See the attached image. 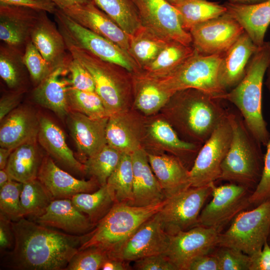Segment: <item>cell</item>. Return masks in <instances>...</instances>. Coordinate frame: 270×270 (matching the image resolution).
Returning a JSON list of instances; mask_svg holds the SVG:
<instances>
[{"mask_svg": "<svg viewBox=\"0 0 270 270\" xmlns=\"http://www.w3.org/2000/svg\"><path fill=\"white\" fill-rule=\"evenodd\" d=\"M106 134L107 144L122 152L132 154L141 148L134 129L122 112L108 116Z\"/></svg>", "mask_w": 270, "mask_h": 270, "instance_id": "34", "label": "cell"}, {"mask_svg": "<svg viewBox=\"0 0 270 270\" xmlns=\"http://www.w3.org/2000/svg\"><path fill=\"white\" fill-rule=\"evenodd\" d=\"M40 11L32 29L30 40L46 61L54 69L67 64L72 56L55 22Z\"/></svg>", "mask_w": 270, "mask_h": 270, "instance_id": "21", "label": "cell"}, {"mask_svg": "<svg viewBox=\"0 0 270 270\" xmlns=\"http://www.w3.org/2000/svg\"><path fill=\"white\" fill-rule=\"evenodd\" d=\"M246 32L224 54L218 68V80L228 91L242 79L248 62L258 48Z\"/></svg>", "mask_w": 270, "mask_h": 270, "instance_id": "26", "label": "cell"}, {"mask_svg": "<svg viewBox=\"0 0 270 270\" xmlns=\"http://www.w3.org/2000/svg\"><path fill=\"white\" fill-rule=\"evenodd\" d=\"M128 34L134 35L142 27L134 0H94Z\"/></svg>", "mask_w": 270, "mask_h": 270, "instance_id": "37", "label": "cell"}, {"mask_svg": "<svg viewBox=\"0 0 270 270\" xmlns=\"http://www.w3.org/2000/svg\"><path fill=\"white\" fill-rule=\"evenodd\" d=\"M14 234L12 221L0 214V249L1 252L12 248Z\"/></svg>", "mask_w": 270, "mask_h": 270, "instance_id": "53", "label": "cell"}, {"mask_svg": "<svg viewBox=\"0 0 270 270\" xmlns=\"http://www.w3.org/2000/svg\"><path fill=\"white\" fill-rule=\"evenodd\" d=\"M167 2L170 4H172L174 3L177 0H166Z\"/></svg>", "mask_w": 270, "mask_h": 270, "instance_id": "62", "label": "cell"}, {"mask_svg": "<svg viewBox=\"0 0 270 270\" xmlns=\"http://www.w3.org/2000/svg\"><path fill=\"white\" fill-rule=\"evenodd\" d=\"M42 10L0 4V39L24 52L32 29Z\"/></svg>", "mask_w": 270, "mask_h": 270, "instance_id": "19", "label": "cell"}, {"mask_svg": "<svg viewBox=\"0 0 270 270\" xmlns=\"http://www.w3.org/2000/svg\"><path fill=\"white\" fill-rule=\"evenodd\" d=\"M0 4L23 6L53 14L58 8L50 0H0Z\"/></svg>", "mask_w": 270, "mask_h": 270, "instance_id": "51", "label": "cell"}, {"mask_svg": "<svg viewBox=\"0 0 270 270\" xmlns=\"http://www.w3.org/2000/svg\"><path fill=\"white\" fill-rule=\"evenodd\" d=\"M266 0H228V2L236 4H252L261 2Z\"/></svg>", "mask_w": 270, "mask_h": 270, "instance_id": "60", "label": "cell"}, {"mask_svg": "<svg viewBox=\"0 0 270 270\" xmlns=\"http://www.w3.org/2000/svg\"><path fill=\"white\" fill-rule=\"evenodd\" d=\"M266 147L262 176L249 199L250 206L254 207L270 199V139Z\"/></svg>", "mask_w": 270, "mask_h": 270, "instance_id": "49", "label": "cell"}, {"mask_svg": "<svg viewBox=\"0 0 270 270\" xmlns=\"http://www.w3.org/2000/svg\"><path fill=\"white\" fill-rule=\"evenodd\" d=\"M68 62L54 68L32 92V98L38 104L62 119L66 118L70 112L68 92L71 84L70 78L66 77L69 74Z\"/></svg>", "mask_w": 270, "mask_h": 270, "instance_id": "23", "label": "cell"}, {"mask_svg": "<svg viewBox=\"0 0 270 270\" xmlns=\"http://www.w3.org/2000/svg\"><path fill=\"white\" fill-rule=\"evenodd\" d=\"M267 242H268V244L270 246V232L269 236H268V240H267Z\"/></svg>", "mask_w": 270, "mask_h": 270, "instance_id": "63", "label": "cell"}, {"mask_svg": "<svg viewBox=\"0 0 270 270\" xmlns=\"http://www.w3.org/2000/svg\"><path fill=\"white\" fill-rule=\"evenodd\" d=\"M108 257L100 248L90 247L78 250L70 260L65 270H98Z\"/></svg>", "mask_w": 270, "mask_h": 270, "instance_id": "46", "label": "cell"}, {"mask_svg": "<svg viewBox=\"0 0 270 270\" xmlns=\"http://www.w3.org/2000/svg\"><path fill=\"white\" fill-rule=\"evenodd\" d=\"M130 262L120 259L110 257L103 263L101 269L102 270H132L128 264Z\"/></svg>", "mask_w": 270, "mask_h": 270, "instance_id": "56", "label": "cell"}, {"mask_svg": "<svg viewBox=\"0 0 270 270\" xmlns=\"http://www.w3.org/2000/svg\"><path fill=\"white\" fill-rule=\"evenodd\" d=\"M133 196L130 206H147L166 199L150 164L148 154L142 148L132 153Z\"/></svg>", "mask_w": 270, "mask_h": 270, "instance_id": "24", "label": "cell"}, {"mask_svg": "<svg viewBox=\"0 0 270 270\" xmlns=\"http://www.w3.org/2000/svg\"><path fill=\"white\" fill-rule=\"evenodd\" d=\"M66 46L72 56L92 76L95 92L109 115L122 112L132 90L129 76L132 73L119 65L100 59L87 50L72 45Z\"/></svg>", "mask_w": 270, "mask_h": 270, "instance_id": "6", "label": "cell"}, {"mask_svg": "<svg viewBox=\"0 0 270 270\" xmlns=\"http://www.w3.org/2000/svg\"><path fill=\"white\" fill-rule=\"evenodd\" d=\"M24 90H14L3 95L0 100V121L18 108Z\"/></svg>", "mask_w": 270, "mask_h": 270, "instance_id": "52", "label": "cell"}, {"mask_svg": "<svg viewBox=\"0 0 270 270\" xmlns=\"http://www.w3.org/2000/svg\"><path fill=\"white\" fill-rule=\"evenodd\" d=\"M224 54L206 55L195 50L191 56L172 72L156 78L158 82L163 88L173 94L194 88L224 100L228 91L221 86L218 76Z\"/></svg>", "mask_w": 270, "mask_h": 270, "instance_id": "7", "label": "cell"}, {"mask_svg": "<svg viewBox=\"0 0 270 270\" xmlns=\"http://www.w3.org/2000/svg\"><path fill=\"white\" fill-rule=\"evenodd\" d=\"M70 199L75 206L86 214L95 226L116 203L106 184L94 192L78 194Z\"/></svg>", "mask_w": 270, "mask_h": 270, "instance_id": "35", "label": "cell"}, {"mask_svg": "<svg viewBox=\"0 0 270 270\" xmlns=\"http://www.w3.org/2000/svg\"><path fill=\"white\" fill-rule=\"evenodd\" d=\"M214 184L190 186L167 198L164 206L155 214L163 230L172 236L199 226L200 213L211 196Z\"/></svg>", "mask_w": 270, "mask_h": 270, "instance_id": "10", "label": "cell"}, {"mask_svg": "<svg viewBox=\"0 0 270 270\" xmlns=\"http://www.w3.org/2000/svg\"><path fill=\"white\" fill-rule=\"evenodd\" d=\"M177 120L192 142L202 145L227 116L223 100L204 92L188 88L176 92Z\"/></svg>", "mask_w": 270, "mask_h": 270, "instance_id": "5", "label": "cell"}, {"mask_svg": "<svg viewBox=\"0 0 270 270\" xmlns=\"http://www.w3.org/2000/svg\"><path fill=\"white\" fill-rule=\"evenodd\" d=\"M148 158L166 198L191 186L189 169L178 157L148 154Z\"/></svg>", "mask_w": 270, "mask_h": 270, "instance_id": "27", "label": "cell"}, {"mask_svg": "<svg viewBox=\"0 0 270 270\" xmlns=\"http://www.w3.org/2000/svg\"><path fill=\"white\" fill-rule=\"evenodd\" d=\"M22 184L12 180L0 188V214L12 221L24 218L20 204Z\"/></svg>", "mask_w": 270, "mask_h": 270, "instance_id": "44", "label": "cell"}, {"mask_svg": "<svg viewBox=\"0 0 270 270\" xmlns=\"http://www.w3.org/2000/svg\"><path fill=\"white\" fill-rule=\"evenodd\" d=\"M39 116L26 106H18L1 122L0 147L14 150L24 144L37 141Z\"/></svg>", "mask_w": 270, "mask_h": 270, "instance_id": "25", "label": "cell"}, {"mask_svg": "<svg viewBox=\"0 0 270 270\" xmlns=\"http://www.w3.org/2000/svg\"><path fill=\"white\" fill-rule=\"evenodd\" d=\"M166 200L142 207L115 203L94 229L85 234L78 250L96 247L110 256L140 226L162 208Z\"/></svg>", "mask_w": 270, "mask_h": 270, "instance_id": "4", "label": "cell"}, {"mask_svg": "<svg viewBox=\"0 0 270 270\" xmlns=\"http://www.w3.org/2000/svg\"><path fill=\"white\" fill-rule=\"evenodd\" d=\"M134 268L138 270H177L164 254L152 255L136 260Z\"/></svg>", "mask_w": 270, "mask_h": 270, "instance_id": "50", "label": "cell"}, {"mask_svg": "<svg viewBox=\"0 0 270 270\" xmlns=\"http://www.w3.org/2000/svg\"><path fill=\"white\" fill-rule=\"evenodd\" d=\"M214 252L218 260L220 270H250V256L240 250L218 246Z\"/></svg>", "mask_w": 270, "mask_h": 270, "instance_id": "47", "label": "cell"}, {"mask_svg": "<svg viewBox=\"0 0 270 270\" xmlns=\"http://www.w3.org/2000/svg\"><path fill=\"white\" fill-rule=\"evenodd\" d=\"M155 214L140 226L110 257L130 262L164 254L170 235L163 230Z\"/></svg>", "mask_w": 270, "mask_h": 270, "instance_id": "16", "label": "cell"}, {"mask_svg": "<svg viewBox=\"0 0 270 270\" xmlns=\"http://www.w3.org/2000/svg\"><path fill=\"white\" fill-rule=\"evenodd\" d=\"M12 150L0 148V170L6 168Z\"/></svg>", "mask_w": 270, "mask_h": 270, "instance_id": "58", "label": "cell"}, {"mask_svg": "<svg viewBox=\"0 0 270 270\" xmlns=\"http://www.w3.org/2000/svg\"><path fill=\"white\" fill-rule=\"evenodd\" d=\"M14 244L5 254L6 267L18 270H65L85 234L74 235L26 218L12 221Z\"/></svg>", "mask_w": 270, "mask_h": 270, "instance_id": "1", "label": "cell"}, {"mask_svg": "<svg viewBox=\"0 0 270 270\" xmlns=\"http://www.w3.org/2000/svg\"><path fill=\"white\" fill-rule=\"evenodd\" d=\"M52 200L47 189L38 178L24 183L20 196L23 217L34 219L44 212Z\"/></svg>", "mask_w": 270, "mask_h": 270, "instance_id": "42", "label": "cell"}, {"mask_svg": "<svg viewBox=\"0 0 270 270\" xmlns=\"http://www.w3.org/2000/svg\"><path fill=\"white\" fill-rule=\"evenodd\" d=\"M23 61L35 86L54 70L43 58L31 40L26 46Z\"/></svg>", "mask_w": 270, "mask_h": 270, "instance_id": "45", "label": "cell"}, {"mask_svg": "<svg viewBox=\"0 0 270 270\" xmlns=\"http://www.w3.org/2000/svg\"><path fill=\"white\" fill-rule=\"evenodd\" d=\"M130 36L128 52L141 70L156 58L168 42L142 26Z\"/></svg>", "mask_w": 270, "mask_h": 270, "instance_id": "38", "label": "cell"}, {"mask_svg": "<svg viewBox=\"0 0 270 270\" xmlns=\"http://www.w3.org/2000/svg\"><path fill=\"white\" fill-rule=\"evenodd\" d=\"M70 110L84 114L92 118H102L110 116L104 104L95 92L83 91L71 86L68 92Z\"/></svg>", "mask_w": 270, "mask_h": 270, "instance_id": "43", "label": "cell"}, {"mask_svg": "<svg viewBox=\"0 0 270 270\" xmlns=\"http://www.w3.org/2000/svg\"><path fill=\"white\" fill-rule=\"evenodd\" d=\"M270 232V199L238 214L220 234L218 246H226L251 256L262 250Z\"/></svg>", "mask_w": 270, "mask_h": 270, "instance_id": "9", "label": "cell"}, {"mask_svg": "<svg viewBox=\"0 0 270 270\" xmlns=\"http://www.w3.org/2000/svg\"><path fill=\"white\" fill-rule=\"evenodd\" d=\"M270 64V42L265 41L250 58L242 79L224 97L236 107L250 132L265 146L270 132L262 112V90Z\"/></svg>", "mask_w": 270, "mask_h": 270, "instance_id": "2", "label": "cell"}, {"mask_svg": "<svg viewBox=\"0 0 270 270\" xmlns=\"http://www.w3.org/2000/svg\"><path fill=\"white\" fill-rule=\"evenodd\" d=\"M34 220L41 225L78 236L88 234L96 226L75 206L70 198L52 200L44 212Z\"/></svg>", "mask_w": 270, "mask_h": 270, "instance_id": "22", "label": "cell"}, {"mask_svg": "<svg viewBox=\"0 0 270 270\" xmlns=\"http://www.w3.org/2000/svg\"><path fill=\"white\" fill-rule=\"evenodd\" d=\"M253 192L246 186L232 182L218 186L214 184L212 199L200 213L199 225L222 231L224 226L250 206L249 199Z\"/></svg>", "mask_w": 270, "mask_h": 270, "instance_id": "12", "label": "cell"}, {"mask_svg": "<svg viewBox=\"0 0 270 270\" xmlns=\"http://www.w3.org/2000/svg\"><path fill=\"white\" fill-rule=\"evenodd\" d=\"M122 154L120 151L106 144L98 152L83 162L84 174L96 180L100 186L106 185L108 178L117 166Z\"/></svg>", "mask_w": 270, "mask_h": 270, "instance_id": "41", "label": "cell"}, {"mask_svg": "<svg viewBox=\"0 0 270 270\" xmlns=\"http://www.w3.org/2000/svg\"><path fill=\"white\" fill-rule=\"evenodd\" d=\"M223 5L226 12L240 24L254 43L257 46L262 45L270 24V0L252 4L227 2Z\"/></svg>", "mask_w": 270, "mask_h": 270, "instance_id": "29", "label": "cell"}, {"mask_svg": "<svg viewBox=\"0 0 270 270\" xmlns=\"http://www.w3.org/2000/svg\"><path fill=\"white\" fill-rule=\"evenodd\" d=\"M232 130L228 151L221 166L220 180L246 186L254 190L264 166L261 144L248 128L240 112L229 110Z\"/></svg>", "mask_w": 270, "mask_h": 270, "instance_id": "3", "label": "cell"}, {"mask_svg": "<svg viewBox=\"0 0 270 270\" xmlns=\"http://www.w3.org/2000/svg\"><path fill=\"white\" fill-rule=\"evenodd\" d=\"M53 200L71 198L82 192H92L100 186L93 178L78 179L60 168L48 154L43 158L37 178Z\"/></svg>", "mask_w": 270, "mask_h": 270, "instance_id": "20", "label": "cell"}, {"mask_svg": "<svg viewBox=\"0 0 270 270\" xmlns=\"http://www.w3.org/2000/svg\"><path fill=\"white\" fill-rule=\"evenodd\" d=\"M24 53L4 42L0 44V76L12 90H24L22 86L27 70L23 61Z\"/></svg>", "mask_w": 270, "mask_h": 270, "instance_id": "39", "label": "cell"}, {"mask_svg": "<svg viewBox=\"0 0 270 270\" xmlns=\"http://www.w3.org/2000/svg\"><path fill=\"white\" fill-rule=\"evenodd\" d=\"M39 120L37 140L48 154L71 170L84 173V164L75 158L66 142L64 134L60 128L45 116H39Z\"/></svg>", "mask_w": 270, "mask_h": 270, "instance_id": "28", "label": "cell"}, {"mask_svg": "<svg viewBox=\"0 0 270 270\" xmlns=\"http://www.w3.org/2000/svg\"><path fill=\"white\" fill-rule=\"evenodd\" d=\"M142 26L167 41L192 46L190 32L182 28L179 14L166 0H134Z\"/></svg>", "mask_w": 270, "mask_h": 270, "instance_id": "14", "label": "cell"}, {"mask_svg": "<svg viewBox=\"0 0 270 270\" xmlns=\"http://www.w3.org/2000/svg\"><path fill=\"white\" fill-rule=\"evenodd\" d=\"M60 9H64L77 4H89L94 0H50Z\"/></svg>", "mask_w": 270, "mask_h": 270, "instance_id": "57", "label": "cell"}, {"mask_svg": "<svg viewBox=\"0 0 270 270\" xmlns=\"http://www.w3.org/2000/svg\"><path fill=\"white\" fill-rule=\"evenodd\" d=\"M106 186L116 203L130 204L133 196L132 154L123 152L120 160L108 180Z\"/></svg>", "mask_w": 270, "mask_h": 270, "instance_id": "36", "label": "cell"}, {"mask_svg": "<svg viewBox=\"0 0 270 270\" xmlns=\"http://www.w3.org/2000/svg\"><path fill=\"white\" fill-rule=\"evenodd\" d=\"M244 32L240 24L226 12L195 26L188 32L194 50L212 55L224 53Z\"/></svg>", "mask_w": 270, "mask_h": 270, "instance_id": "15", "label": "cell"}, {"mask_svg": "<svg viewBox=\"0 0 270 270\" xmlns=\"http://www.w3.org/2000/svg\"><path fill=\"white\" fill-rule=\"evenodd\" d=\"M178 12L184 29L217 18L226 12L224 5L208 0H177L172 4Z\"/></svg>", "mask_w": 270, "mask_h": 270, "instance_id": "33", "label": "cell"}, {"mask_svg": "<svg viewBox=\"0 0 270 270\" xmlns=\"http://www.w3.org/2000/svg\"><path fill=\"white\" fill-rule=\"evenodd\" d=\"M54 15L66 44L87 50L100 59L119 65L132 74L142 70L128 51L82 26L59 8Z\"/></svg>", "mask_w": 270, "mask_h": 270, "instance_id": "8", "label": "cell"}, {"mask_svg": "<svg viewBox=\"0 0 270 270\" xmlns=\"http://www.w3.org/2000/svg\"><path fill=\"white\" fill-rule=\"evenodd\" d=\"M132 78L136 87V106L145 114L157 112L174 94L163 88L156 78L146 75L142 70L132 74Z\"/></svg>", "mask_w": 270, "mask_h": 270, "instance_id": "31", "label": "cell"}, {"mask_svg": "<svg viewBox=\"0 0 270 270\" xmlns=\"http://www.w3.org/2000/svg\"><path fill=\"white\" fill-rule=\"evenodd\" d=\"M188 270H220V268L213 251L196 258L190 265Z\"/></svg>", "mask_w": 270, "mask_h": 270, "instance_id": "55", "label": "cell"}, {"mask_svg": "<svg viewBox=\"0 0 270 270\" xmlns=\"http://www.w3.org/2000/svg\"><path fill=\"white\" fill-rule=\"evenodd\" d=\"M232 135L228 114L199 150L189 170L191 186H203L220 180L222 164L228 151Z\"/></svg>", "mask_w": 270, "mask_h": 270, "instance_id": "11", "label": "cell"}, {"mask_svg": "<svg viewBox=\"0 0 270 270\" xmlns=\"http://www.w3.org/2000/svg\"><path fill=\"white\" fill-rule=\"evenodd\" d=\"M68 66L72 87L80 90L95 92L92 76L78 60L72 56Z\"/></svg>", "mask_w": 270, "mask_h": 270, "instance_id": "48", "label": "cell"}, {"mask_svg": "<svg viewBox=\"0 0 270 270\" xmlns=\"http://www.w3.org/2000/svg\"><path fill=\"white\" fill-rule=\"evenodd\" d=\"M108 118H92L72 110L66 116L70 135L82 163L107 144L106 130Z\"/></svg>", "mask_w": 270, "mask_h": 270, "instance_id": "17", "label": "cell"}, {"mask_svg": "<svg viewBox=\"0 0 270 270\" xmlns=\"http://www.w3.org/2000/svg\"><path fill=\"white\" fill-rule=\"evenodd\" d=\"M150 132L155 140L175 154L180 160L181 157L188 155L196 158L202 146L180 138L170 124L161 120H156L151 124Z\"/></svg>", "mask_w": 270, "mask_h": 270, "instance_id": "40", "label": "cell"}, {"mask_svg": "<svg viewBox=\"0 0 270 270\" xmlns=\"http://www.w3.org/2000/svg\"><path fill=\"white\" fill-rule=\"evenodd\" d=\"M250 257V270H270V246L267 240L261 250Z\"/></svg>", "mask_w": 270, "mask_h": 270, "instance_id": "54", "label": "cell"}, {"mask_svg": "<svg viewBox=\"0 0 270 270\" xmlns=\"http://www.w3.org/2000/svg\"><path fill=\"white\" fill-rule=\"evenodd\" d=\"M60 10L82 26L128 52L130 36L94 2Z\"/></svg>", "mask_w": 270, "mask_h": 270, "instance_id": "18", "label": "cell"}, {"mask_svg": "<svg viewBox=\"0 0 270 270\" xmlns=\"http://www.w3.org/2000/svg\"><path fill=\"white\" fill-rule=\"evenodd\" d=\"M36 142L24 144L12 152L6 169L12 180L24 184L37 178L44 156Z\"/></svg>", "mask_w": 270, "mask_h": 270, "instance_id": "30", "label": "cell"}, {"mask_svg": "<svg viewBox=\"0 0 270 270\" xmlns=\"http://www.w3.org/2000/svg\"><path fill=\"white\" fill-rule=\"evenodd\" d=\"M195 50L175 40L167 42L156 58L142 71L146 75L158 78L172 72L191 56Z\"/></svg>", "mask_w": 270, "mask_h": 270, "instance_id": "32", "label": "cell"}, {"mask_svg": "<svg viewBox=\"0 0 270 270\" xmlns=\"http://www.w3.org/2000/svg\"><path fill=\"white\" fill-rule=\"evenodd\" d=\"M266 78L264 82V84L270 95V64L266 70Z\"/></svg>", "mask_w": 270, "mask_h": 270, "instance_id": "61", "label": "cell"}, {"mask_svg": "<svg viewBox=\"0 0 270 270\" xmlns=\"http://www.w3.org/2000/svg\"><path fill=\"white\" fill-rule=\"evenodd\" d=\"M221 232L215 228L199 225L170 236L164 254L177 270H188L196 258L213 252L218 246Z\"/></svg>", "mask_w": 270, "mask_h": 270, "instance_id": "13", "label": "cell"}, {"mask_svg": "<svg viewBox=\"0 0 270 270\" xmlns=\"http://www.w3.org/2000/svg\"><path fill=\"white\" fill-rule=\"evenodd\" d=\"M12 180L6 168L0 170V188Z\"/></svg>", "mask_w": 270, "mask_h": 270, "instance_id": "59", "label": "cell"}]
</instances>
